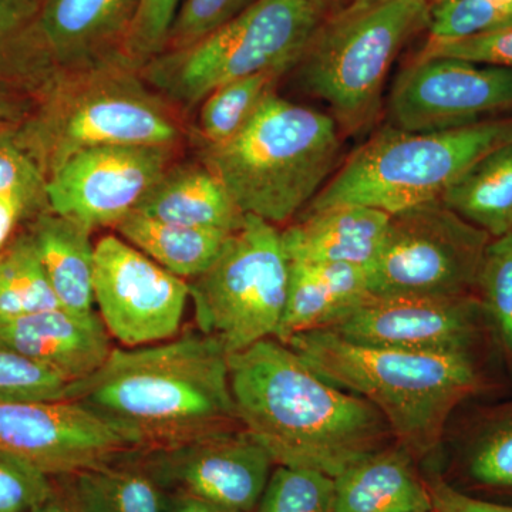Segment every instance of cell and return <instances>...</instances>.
<instances>
[{
	"label": "cell",
	"instance_id": "1",
	"mask_svg": "<svg viewBox=\"0 0 512 512\" xmlns=\"http://www.w3.org/2000/svg\"><path fill=\"white\" fill-rule=\"evenodd\" d=\"M228 369L239 423L275 466L335 478L394 441L372 403L330 383L275 338L229 355Z\"/></svg>",
	"mask_w": 512,
	"mask_h": 512
},
{
	"label": "cell",
	"instance_id": "2",
	"mask_svg": "<svg viewBox=\"0 0 512 512\" xmlns=\"http://www.w3.org/2000/svg\"><path fill=\"white\" fill-rule=\"evenodd\" d=\"M64 400L83 404L143 450L242 427L227 350L201 332L140 348H114L97 372L67 386Z\"/></svg>",
	"mask_w": 512,
	"mask_h": 512
},
{
	"label": "cell",
	"instance_id": "3",
	"mask_svg": "<svg viewBox=\"0 0 512 512\" xmlns=\"http://www.w3.org/2000/svg\"><path fill=\"white\" fill-rule=\"evenodd\" d=\"M286 346L330 383L372 403L414 457L433 453L451 413L484 387L473 353L376 348L332 330L299 333Z\"/></svg>",
	"mask_w": 512,
	"mask_h": 512
},
{
	"label": "cell",
	"instance_id": "4",
	"mask_svg": "<svg viewBox=\"0 0 512 512\" xmlns=\"http://www.w3.org/2000/svg\"><path fill=\"white\" fill-rule=\"evenodd\" d=\"M330 114L271 93L238 136L202 146L201 163L217 175L245 215L285 224L328 184L342 156Z\"/></svg>",
	"mask_w": 512,
	"mask_h": 512
},
{
	"label": "cell",
	"instance_id": "5",
	"mask_svg": "<svg viewBox=\"0 0 512 512\" xmlns=\"http://www.w3.org/2000/svg\"><path fill=\"white\" fill-rule=\"evenodd\" d=\"M39 96V106L19 124L18 133L46 178L89 148L174 147L181 138L164 97L124 56L57 72Z\"/></svg>",
	"mask_w": 512,
	"mask_h": 512
},
{
	"label": "cell",
	"instance_id": "6",
	"mask_svg": "<svg viewBox=\"0 0 512 512\" xmlns=\"http://www.w3.org/2000/svg\"><path fill=\"white\" fill-rule=\"evenodd\" d=\"M426 0H384L329 16L293 67L303 93L328 106L345 136L372 130L384 110L390 69L429 29Z\"/></svg>",
	"mask_w": 512,
	"mask_h": 512
},
{
	"label": "cell",
	"instance_id": "7",
	"mask_svg": "<svg viewBox=\"0 0 512 512\" xmlns=\"http://www.w3.org/2000/svg\"><path fill=\"white\" fill-rule=\"evenodd\" d=\"M512 141V116L434 133L389 124L343 161L305 212L360 205L396 212L433 200L471 165Z\"/></svg>",
	"mask_w": 512,
	"mask_h": 512
},
{
	"label": "cell",
	"instance_id": "8",
	"mask_svg": "<svg viewBox=\"0 0 512 512\" xmlns=\"http://www.w3.org/2000/svg\"><path fill=\"white\" fill-rule=\"evenodd\" d=\"M329 16L322 0H259L194 45L154 57L141 77L164 99L197 106L232 80L291 72Z\"/></svg>",
	"mask_w": 512,
	"mask_h": 512
},
{
	"label": "cell",
	"instance_id": "9",
	"mask_svg": "<svg viewBox=\"0 0 512 512\" xmlns=\"http://www.w3.org/2000/svg\"><path fill=\"white\" fill-rule=\"evenodd\" d=\"M288 279L282 231L247 215L210 268L188 281L198 329L217 339L228 356L275 338Z\"/></svg>",
	"mask_w": 512,
	"mask_h": 512
},
{
	"label": "cell",
	"instance_id": "10",
	"mask_svg": "<svg viewBox=\"0 0 512 512\" xmlns=\"http://www.w3.org/2000/svg\"><path fill=\"white\" fill-rule=\"evenodd\" d=\"M491 239L440 198L396 212L390 215L382 249L369 271L370 293L380 298L476 295Z\"/></svg>",
	"mask_w": 512,
	"mask_h": 512
},
{
	"label": "cell",
	"instance_id": "11",
	"mask_svg": "<svg viewBox=\"0 0 512 512\" xmlns=\"http://www.w3.org/2000/svg\"><path fill=\"white\" fill-rule=\"evenodd\" d=\"M387 124L409 133L473 126L512 111V69L450 59L413 60L394 79Z\"/></svg>",
	"mask_w": 512,
	"mask_h": 512
},
{
	"label": "cell",
	"instance_id": "12",
	"mask_svg": "<svg viewBox=\"0 0 512 512\" xmlns=\"http://www.w3.org/2000/svg\"><path fill=\"white\" fill-rule=\"evenodd\" d=\"M190 285L126 239L107 235L96 244L94 301L111 338L140 348L175 338Z\"/></svg>",
	"mask_w": 512,
	"mask_h": 512
},
{
	"label": "cell",
	"instance_id": "13",
	"mask_svg": "<svg viewBox=\"0 0 512 512\" xmlns=\"http://www.w3.org/2000/svg\"><path fill=\"white\" fill-rule=\"evenodd\" d=\"M131 450L120 430L73 400L0 404V451L46 476L73 477Z\"/></svg>",
	"mask_w": 512,
	"mask_h": 512
},
{
	"label": "cell",
	"instance_id": "14",
	"mask_svg": "<svg viewBox=\"0 0 512 512\" xmlns=\"http://www.w3.org/2000/svg\"><path fill=\"white\" fill-rule=\"evenodd\" d=\"M173 146H103L80 151L47 178L50 211L90 229L116 227L171 167Z\"/></svg>",
	"mask_w": 512,
	"mask_h": 512
},
{
	"label": "cell",
	"instance_id": "15",
	"mask_svg": "<svg viewBox=\"0 0 512 512\" xmlns=\"http://www.w3.org/2000/svg\"><path fill=\"white\" fill-rule=\"evenodd\" d=\"M144 454L168 494L190 495L235 512H255L275 466L244 427Z\"/></svg>",
	"mask_w": 512,
	"mask_h": 512
},
{
	"label": "cell",
	"instance_id": "16",
	"mask_svg": "<svg viewBox=\"0 0 512 512\" xmlns=\"http://www.w3.org/2000/svg\"><path fill=\"white\" fill-rule=\"evenodd\" d=\"M488 323L476 295L372 296L332 330L349 342L427 353H474Z\"/></svg>",
	"mask_w": 512,
	"mask_h": 512
},
{
	"label": "cell",
	"instance_id": "17",
	"mask_svg": "<svg viewBox=\"0 0 512 512\" xmlns=\"http://www.w3.org/2000/svg\"><path fill=\"white\" fill-rule=\"evenodd\" d=\"M140 0H43L36 30L57 72L124 56Z\"/></svg>",
	"mask_w": 512,
	"mask_h": 512
},
{
	"label": "cell",
	"instance_id": "18",
	"mask_svg": "<svg viewBox=\"0 0 512 512\" xmlns=\"http://www.w3.org/2000/svg\"><path fill=\"white\" fill-rule=\"evenodd\" d=\"M0 345L47 367L69 384L92 376L114 349L99 313L64 308L0 322Z\"/></svg>",
	"mask_w": 512,
	"mask_h": 512
},
{
	"label": "cell",
	"instance_id": "19",
	"mask_svg": "<svg viewBox=\"0 0 512 512\" xmlns=\"http://www.w3.org/2000/svg\"><path fill=\"white\" fill-rule=\"evenodd\" d=\"M390 214L360 205L305 212L282 231L288 259L302 264H345L370 271L375 264Z\"/></svg>",
	"mask_w": 512,
	"mask_h": 512
},
{
	"label": "cell",
	"instance_id": "20",
	"mask_svg": "<svg viewBox=\"0 0 512 512\" xmlns=\"http://www.w3.org/2000/svg\"><path fill=\"white\" fill-rule=\"evenodd\" d=\"M372 296L365 268L289 261L285 309L275 339L288 345L299 333L335 328Z\"/></svg>",
	"mask_w": 512,
	"mask_h": 512
},
{
	"label": "cell",
	"instance_id": "21",
	"mask_svg": "<svg viewBox=\"0 0 512 512\" xmlns=\"http://www.w3.org/2000/svg\"><path fill=\"white\" fill-rule=\"evenodd\" d=\"M416 457L390 443L360 458L335 480V512H430L426 480Z\"/></svg>",
	"mask_w": 512,
	"mask_h": 512
},
{
	"label": "cell",
	"instance_id": "22",
	"mask_svg": "<svg viewBox=\"0 0 512 512\" xmlns=\"http://www.w3.org/2000/svg\"><path fill=\"white\" fill-rule=\"evenodd\" d=\"M133 212L228 234L237 232L247 218L217 175L202 163L171 165Z\"/></svg>",
	"mask_w": 512,
	"mask_h": 512
},
{
	"label": "cell",
	"instance_id": "23",
	"mask_svg": "<svg viewBox=\"0 0 512 512\" xmlns=\"http://www.w3.org/2000/svg\"><path fill=\"white\" fill-rule=\"evenodd\" d=\"M29 235L59 305L76 313L94 312L92 229L47 210L36 215Z\"/></svg>",
	"mask_w": 512,
	"mask_h": 512
},
{
	"label": "cell",
	"instance_id": "24",
	"mask_svg": "<svg viewBox=\"0 0 512 512\" xmlns=\"http://www.w3.org/2000/svg\"><path fill=\"white\" fill-rule=\"evenodd\" d=\"M70 481L84 512H167L168 493L148 467L143 448Z\"/></svg>",
	"mask_w": 512,
	"mask_h": 512
},
{
	"label": "cell",
	"instance_id": "25",
	"mask_svg": "<svg viewBox=\"0 0 512 512\" xmlns=\"http://www.w3.org/2000/svg\"><path fill=\"white\" fill-rule=\"evenodd\" d=\"M440 200L491 238L512 234V141L471 165Z\"/></svg>",
	"mask_w": 512,
	"mask_h": 512
},
{
	"label": "cell",
	"instance_id": "26",
	"mask_svg": "<svg viewBox=\"0 0 512 512\" xmlns=\"http://www.w3.org/2000/svg\"><path fill=\"white\" fill-rule=\"evenodd\" d=\"M116 229L128 244L185 281L207 271L231 235L212 229L170 224L138 212H131L116 225Z\"/></svg>",
	"mask_w": 512,
	"mask_h": 512
},
{
	"label": "cell",
	"instance_id": "27",
	"mask_svg": "<svg viewBox=\"0 0 512 512\" xmlns=\"http://www.w3.org/2000/svg\"><path fill=\"white\" fill-rule=\"evenodd\" d=\"M37 0H0V82L42 93L57 73L37 37Z\"/></svg>",
	"mask_w": 512,
	"mask_h": 512
},
{
	"label": "cell",
	"instance_id": "28",
	"mask_svg": "<svg viewBox=\"0 0 512 512\" xmlns=\"http://www.w3.org/2000/svg\"><path fill=\"white\" fill-rule=\"evenodd\" d=\"M285 74L276 70L254 74L222 84L208 94L198 120L202 146H221L238 136Z\"/></svg>",
	"mask_w": 512,
	"mask_h": 512
},
{
	"label": "cell",
	"instance_id": "29",
	"mask_svg": "<svg viewBox=\"0 0 512 512\" xmlns=\"http://www.w3.org/2000/svg\"><path fill=\"white\" fill-rule=\"evenodd\" d=\"M461 484L483 493L512 495V404L468 439L458 460Z\"/></svg>",
	"mask_w": 512,
	"mask_h": 512
},
{
	"label": "cell",
	"instance_id": "30",
	"mask_svg": "<svg viewBox=\"0 0 512 512\" xmlns=\"http://www.w3.org/2000/svg\"><path fill=\"white\" fill-rule=\"evenodd\" d=\"M62 308L28 234L0 254V322Z\"/></svg>",
	"mask_w": 512,
	"mask_h": 512
},
{
	"label": "cell",
	"instance_id": "31",
	"mask_svg": "<svg viewBox=\"0 0 512 512\" xmlns=\"http://www.w3.org/2000/svg\"><path fill=\"white\" fill-rule=\"evenodd\" d=\"M476 296L512 363V234L491 239L485 249Z\"/></svg>",
	"mask_w": 512,
	"mask_h": 512
},
{
	"label": "cell",
	"instance_id": "32",
	"mask_svg": "<svg viewBox=\"0 0 512 512\" xmlns=\"http://www.w3.org/2000/svg\"><path fill=\"white\" fill-rule=\"evenodd\" d=\"M255 512H335V480L309 468L275 466Z\"/></svg>",
	"mask_w": 512,
	"mask_h": 512
},
{
	"label": "cell",
	"instance_id": "33",
	"mask_svg": "<svg viewBox=\"0 0 512 512\" xmlns=\"http://www.w3.org/2000/svg\"><path fill=\"white\" fill-rule=\"evenodd\" d=\"M512 20V0H443L431 5L430 43L481 35Z\"/></svg>",
	"mask_w": 512,
	"mask_h": 512
},
{
	"label": "cell",
	"instance_id": "34",
	"mask_svg": "<svg viewBox=\"0 0 512 512\" xmlns=\"http://www.w3.org/2000/svg\"><path fill=\"white\" fill-rule=\"evenodd\" d=\"M67 386L52 370L0 345V404L64 400Z\"/></svg>",
	"mask_w": 512,
	"mask_h": 512
},
{
	"label": "cell",
	"instance_id": "35",
	"mask_svg": "<svg viewBox=\"0 0 512 512\" xmlns=\"http://www.w3.org/2000/svg\"><path fill=\"white\" fill-rule=\"evenodd\" d=\"M181 0H140L123 55L138 70L167 47Z\"/></svg>",
	"mask_w": 512,
	"mask_h": 512
},
{
	"label": "cell",
	"instance_id": "36",
	"mask_svg": "<svg viewBox=\"0 0 512 512\" xmlns=\"http://www.w3.org/2000/svg\"><path fill=\"white\" fill-rule=\"evenodd\" d=\"M259 0H185L174 20L165 50L194 45ZM164 50V52H165Z\"/></svg>",
	"mask_w": 512,
	"mask_h": 512
},
{
	"label": "cell",
	"instance_id": "37",
	"mask_svg": "<svg viewBox=\"0 0 512 512\" xmlns=\"http://www.w3.org/2000/svg\"><path fill=\"white\" fill-rule=\"evenodd\" d=\"M450 57L466 62L490 64L512 69V20L500 28L446 43H430L421 47L414 60Z\"/></svg>",
	"mask_w": 512,
	"mask_h": 512
},
{
	"label": "cell",
	"instance_id": "38",
	"mask_svg": "<svg viewBox=\"0 0 512 512\" xmlns=\"http://www.w3.org/2000/svg\"><path fill=\"white\" fill-rule=\"evenodd\" d=\"M47 178L23 146L18 126L0 127V195L25 194L46 198Z\"/></svg>",
	"mask_w": 512,
	"mask_h": 512
},
{
	"label": "cell",
	"instance_id": "39",
	"mask_svg": "<svg viewBox=\"0 0 512 512\" xmlns=\"http://www.w3.org/2000/svg\"><path fill=\"white\" fill-rule=\"evenodd\" d=\"M55 490L53 478L0 451V512H29Z\"/></svg>",
	"mask_w": 512,
	"mask_h": 512
},
{
	"label": "cell",
	"instance_id": "40",
	"mask_svg": "<svg viewBox=\"0 0 512 512\" xmlns=\"http://www.w3.org/2000/svg\"><path fill=\"white\" fill-rule=\"evenodd\" d=\"M424 480L434 512H512V505L493 503L466 493L440 474H430Z\"/></svg>",
	"mask_w": 512,
	"mask_h": 512
},
{
	"label": "cell",
	"instance_id": "41",
	"mask_svg": "<svg viewBox=\"0 0 512 512\" xmlns=\"http://www.w3.org/2000/svg\"><path fill=\"white\" fill-rule=\"evenodd\" d=\"M50 210L46 198L25 194L0 195V254L20 221Z\"/></svg>",
	"mask_w": 512,
	"mask_h": 512
},
{
	"label": "cell",
	"instance_id": "42",
	"mask_svg": "<svg viewBox=\"0 0 512 512\" xmlns=\"http://www.w3.org/2000/svg\"><path fill=\"white\" fill-rule=\"evenodd\" d=\"M66 481L67 483L57 487L55 485V490L50 497L29 512H84L74 493L70 477H66Z\"/></svg>",
	"mask_w": 512,
	"mask_h": 512
},
{
	"label": "cell",
	"instance_id": "43",
	"mask_svg": "<svg viewBox=\"0 0 512 512\" xmlns=\"http://www.w3.org/2000/svg\"><path fill=\"white\" fill-rule=\"evenodd\" d=\"M28 107L18 97L0 90V127L19 126L28 117Z\"/></svg>",
	"mask_w": 512,
	"mask_h": 512
},
{
	"label": "cell",
	"instance_id": "44",
	"mask_svg": "<svg viewBox=\"0 0 512 512\" xmlns=\"http://www.w3.org/2000/svg\"><path fill=\"white\" fill-rule=\"evenodd\" d=\"M167 512H235L184 494H168Z\"/></svg>",
	"mask_w": 512,
	"mask_h": 512
},
{
	"label": "cell",
	"instance_id": "45",
	"mask_svg": "<svg viewBox=\"0 0 512 512\" xmlns=\"http://www.w3.org/2000/svg\"><path fill=\"white\" fill-rule=\"evenodd\" d=\"M384 0H322L323 5L329 10V15L345 12V10L360 8V6L373 5Z\"/></svg>",
	"mask_w": 512,
	"mask_h": 512
},
{
	"label": "cell",
	"instance_id": "46",
	"mask_svg": "<svg viewBox=\"0 0 512 512\" xmlns=\"http://www.w3.org/2000/svg\"><path fill=\"white\" fill-rule=\"evenodd\" d=\"M426 2H429L430 5H436V3L443 2V0H426Z\"/></svg>",
	"mask_w": 512,
	"mask_h": 512
},
{
	"label": "cell",
	"instance_id": "47",
	"mask_svg": "<svg viewBox=\"0 0 512 512\" xmlns=\"http://www.w3.org/2000/svg\"><path fill=\"white\" fill-rule=\"evenodd\" d=\"M430 512H434V511H430Z\"/></svg>",
	"mask_w": 512,
	"mask_h": 512
}]
</instances>
